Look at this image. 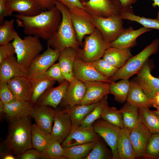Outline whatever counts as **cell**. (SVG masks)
Instances as JSON below:
<instances>
[{"label": "cell", "mask_w": 159, "mask_h": 159, "mask_svg": "<svg viewBox=\"0 0 159 159\" xmlns=\"http://www.w3.org/2000/svg\"><path fill=\"white\" fill-rule=\"evenodd\" d=\"M150 102L152 106L159 110V92H157L150 99Z\"/></svg>", "instance_id": "52"}, {"label": "cell", "mask_w": 159, "mask_h": 159, "mask_svg": "<svg viewBox=\"0 0 159 159\" xmlns=\"http://www.w3.org/2000/svg\"><path fill=\"white\" fill-rule=\"evenodd\" d=\"M153 112L159 117V110L155 111L152 110Z\"/></svg>", "instance_id": "57"}, {"label": "cell", "mask_w": 159, "mask_h": 159, "mask_svg": "<svg viewBox=\"0 0 159 159\" xmlns=\"http://www.w3.org/2000/svg\"><path fill=\"white\" fill-rule=\"evenodd\" d=\"M81 1H88L89 0H80Z\"/></svg>", "instance_id": "58"}, {"label": "cell", "mask_w": 159, "mask_h": 159, "mask_svg": "<svg viewBox=\"0 0 159 159\" xmlns=\"http://www.w3.org/2000/svg\"><path fill=\"white\" fill-rule=\"evenodd\" d=\"M84 39L82 48L77 50V57L87 62H93L102 58L106 50L110 47L97 28Z\"/></svg>", "instance_id": "6"}, {"label": "cell", "mask_w": 159, "mask_h": 159, "mask_svg": "<svg viewBox=\"0 0 159 159\" xmlns=\"http://www.w3.org/2000/svg\"><path fill=\"white\" fill-rule=\"evenodd\" d=\"M132 56L130 48L121 49L110 47L106 50L102 58L113 66L119 69Z\"/></svg>", "instance_id": "29"}, {"label": "cell", "mask_w": 159, "mask_h": 159, "mask_svg": "<svg viewBox=\"0 0 159 159\" xmlns=\"http://www.w3.org/2000/svg\"><path fill=\"white\" fill-rule=\"evenodd\" d=\"M91 62L100 74L109 78L112 77L119 69L112 65L102 58Z\"/></svg>", "instance_id": "42"}, {"label": "cell", "mask_w": 159, "mask_h": 159, "mask_svg": "<svg viewBox=\"0 0 159 159\" xmlns=\"http://www.w3.org/2000/svg\"><path fill=\"white\" fill-rule=\"evenodd\" d=\"M55 111L49 106L37 105L33 107L31 116L39 128L46 133L50 134L53 126Z\"/></svg>", "instance_id": "18"}, {"label": "cell", "mask_w": 159, "mask_h": 159, "mask_svg": "<svg viewBox=\"0 0 159 159\" xmlns=\"http://www.w3.org/2000/svg\"><path fill=\"white\" fill-rule=\"evenodd\" d=\"M27 69L17 61L14 55L10 56L0 63V82H7L15 77L26 75Z\"/></svg>", "instance_id": "22"}, {"label": "cell", "mask_w": 159, "mask_h": 159, "mask_svg": "<svg viewBox=\"0 0 159 159\" xmlns=\"http://www.w3.org/2000/svg\"><path fill=\"white\" fill-rule=\"evenodd\" d=\"M145 158H158L159 157V133L152 134L146 146Z\"/></svg>", "instance_id": "44"}, {"label": "cell", "mask_w": 159, "mask_h": 159, "mask_svg": "<svg viewBox=\"0 0 159 159\" xmlns=\"http://www.w3.org/2000/svg\"><path fill=\"white\" fill-rule=\"evenodd\" d=\"M92 126L95 132L103 138L111 148L112 159H119L117 143L121 129L100 118L95 122Z\"/></svg>", "instance_id": "10"}, {"label": "cell", "mask_w": 159, "mask_h": 159, "mask_svg": "<svg viewBox=\"0 0 159 159\" xmlns=\"http://www.w3.org/2000/svg\"><path fill=\"white\" fill-rule=\"evenodd\" d=\"M124 127L131 130L136 127L139 120V108L127 102L120 110Z\"/></svg>", "instance_id": "31"}, {"label": "cell", "mask_w": 159, "mask_h": 159, "mask_svg": "<svg viewBox=\"0 0 159 159\" xmlns=\"http://www.w3.org/2000/svg\"><path fill=\"white\" fill-rule=\"evenodd\" d=\"M81 2L85 10L92 16L107 17L120 15L122 9L119 0H89Z\"/></svg>", "instance_id": "9"}, {"label": "cell", "mask_w": 159, "mask_h": 159, "mask_svg": "<svg viewBox=\"0 0 159 159\" xmlns=\"http://www.w3.org/2000/svg\"><path fill=\"white\" fill-rule=\"evenodd\" d=\"M145 27L135 30L132 26L125 29L117 38L110 44V47L121 49L130 48L137 44V39L141 35L151 30Z\"/></svg>", "instance_id": "23"}, {"label": "cell", "mask_w": 159, "mask_h": 159, "mask_svg": "<svg viewBox=\"0 0 159 159\" xmlns=\"http://www.w3.org/2000/svg\"><path fill=\"white\" fill-rule=\"evenodd\" d=\"M65 6L72 13L79 14L88 13L84 10L83 5L80 0H54Z\"/></svg>", "instance_id": "46"}, {"label": "cell", "mask_w": 159, "mask_h": 159, "mask_svg": "<svg viewBox=\"0 0 159 159\" xmlns=\"http://www.w3.org/2000/svg\"><path fill=\"white\" fill-rule=\"evenodd\" d=\"M130 131L125 127L121 129L117 143L119 159H134L137 158L130 137Z\"/></svg>", "instance_id": "27"}, {"label": "cell", "mask_w": 159, "mask_h": 159, "mask_svg": "<svg viewBox=\"0 0 159 159\" xmlns=\"http://www.w3.org/2000/svg\"><path fill=\"white\" fill-rule=\"evenodd\" d=\"M13 19L6 20L0 25V45L13 40L17 33L14 28Z\"/></svg>", "instance_id": "39"}, {"label": "cell", "mask_w": 159, "mask_h": 159, "mask_svg": "<svg viewBox=\"0 0 159 159\" xmlns=\"http://www.w3.org/2000/svg\"><path fill=\"white\" fill-rule=\"evenodd\" d=\"M100 136L94 131L92 125L89 127L79 126L72 130L62 143L63 147H70L96 141Z\"/></svg>", "instance_id": "13"}, {"label": "cell", "mask_w": 159, "mask_h": 159, "mask_svg": "<svg viewBox=\"0 0 159 159\" xmlns=\"http://www.w3.org/2000/svg\"><path fill=\"white\" fill-rule=\"evenodd\" d=\"M101 118L121 129L124 127L121 114L120 110L115 107L107 105L103 111Z\"/></svg>", "instance_id": "40"}, {"label": "cell", "mask_w": 159, "mask_h": 159, "mask_svg": "<svg viewBox=\"0 0 159 159\" xmlns=\"http://www.w3.org/2000/svg\"><path fill=\"white\" fill-rule=\"evenodd\" d=\"M15 54L12 43L8 42L0 46V63L6 58Z\"/></svg>", "instance_id": "49"}, {"label": "cell", "mask_w": 159, "mask_h": 159, "mask_svg": "<svg viewBox=\"0 0 159 159\" xmlns=\"http://www.w3.org/2000/svg\"><path fill=\"white\" fill-rule=\"evenodd\" d=\"M158 78H159V76H158Z\"/></svg>", "instance_id": "60"}, {"label": "cell", "mask_w": 159, "mask_h": 159, "mask_svg": "<svg viewBox=\"0 0 159 159\" xmlns=\"http://www.w3.org/2000/svg\"><path fill=\"white\" fill-rule=\"evenodd\" d=\"M122 5V9L132 7V5L135 2V0H119Z\"/></svg>", "instance_id": "53"}, {"label": "cell", "mask_w": 159, "mask_h": 159, "mask_svg": "<svg viewBox=\"0 0 159 159\" xmlns=\"http://www.w3.org/2000/svg\"><path fill=\"white\" fill-rule=\"evenodd\" d=\"M149 108L139 109V118L152 134L159 133V117Z\"/></svg>", "instance_id": "37"}, {"label": "cell", "mask_w": 159, "mask_h": 159, "mask_svg": "<svg viewBox=\"0 0 159 159\" xmlns=\"http://www.w3.org/2000/svg\"><path fill=\"white\" fill-rule=\"evenodd\" d=\"M69 83L65 80L59 86L47 90L39 99L37 105H47L56 108L61 102Z\"/></svg>", "instance_id": "25"}, {"label": "cell", "mask_w": 159, "mask_h": 159, "mask_svg": "<svg viewBox=\"0 0 159 159\" xmlns=\"http://www.w3.org/2000/svg\"><path fill=\"white\" fill-rule=\"evenodd\" d=\"M130 82L126 101L139 109L152 107L151 99L145 93L135 80H131Z\"/></svg>", "instance_id": "28"}, {"label": "cell", "mask_w": 159, "mask_h": 159, "mask_svg": "<svg viewBox=\"0 0 159 159\" xmlns=\"http://www.w3.org/2000/svg\"><path fill=\"white\" fill-rule=\"evenodd\" d=\"M6 0H0V23L4 21V13L5 11Z\"/></svg>", "instance_id": "51"}, {"label": "cell", "mask_w": 159, "mask_h": 159, "mask_svg": "<svg viewBox=\"0 0 159 159\" xmlns=\"http://www.w3.org/2000/svg\"><path fill=\"white\" fill-rule=\"evenodd\" d=\"M107 95L105 96L98 105L90 113L79 125L82 127H89L92 125L94 122L101 118L102 115L105 107L108 105L107 99Z\"/></svg>", "instance_id": "38"}, {"label": "cell", "mask_w": 159, "mask_h": 159, "mask_svg": "<svg viewBox=\"0 0 159 159\" xmlns=\"http://www.w3.org/2000/svg\"><path fill=\"white\" fill-rule=\"evenodd\" d=\"M112 158L110 153L105 145L100 139L98 140L92 150L85 159H107Z\"/></svg>", "instance_id": "41"}, {"label": "cell", "mask_w": 159, "mask_h": 159, "mask_svg": "<svg viewBox=\"0 0 159 159\" xmlns=\"http://www.w3.org/2000/svg\"><path fill=\"white\" fill-rule=\"evenodd\" d=\"M7 83L16 100L30 101L32 90V84L26 76L13 77L9 80Z\"/></svg>", "instance_id": "19"}, {"label": "cell", "mask_w": 159, "mask_h": 159, "mask_svg": "<svg viewBox=\"0 0 159 159\" xmlns=\"http://www.w3.org/2000/svg\"><path fill=\"white\" fill-rule=\"evenodd\" d=\"M42 10H49L55 6L54 0H36Z\"/></svg>", "instance_id": "50"}, {"label": "cell", "mask_w": 159, "mask_h": 159, "mask_svg": "<svg viewBox=\"0 0 159 159\" xmlns=\"http://www.w3.org/2000/svg\"><path fill=\"white\" fill-rule=\"evenodd\" d=\"M0 99L4 104L16 100L9 88L7 82H0Z\"/></svg>", "instance_id": "47"}, {"label": "cell", "mask_w": 159, "mask_h": 159, "mask_svg": "<svg viewBox=\"0 0 159 159\" xmlns=\"http://www.w3.org/2000/svg\"><path fill=\"white\" fill-rule=\"evenodd\" d=\"M74 77L84 82L98 81L110 83V79L100 74L95 68L91 62L85 61L77 57L73 68Z\"/></svg>", "instance_id": "11"}, {"label": "cell", "mask_w": 159, "mask_h": 159, "mask_svg": "<svg viewBox=\"0 0 159 159\" xmlns=\"http://www.w3.org/2000/svg\"><path fill=\"white\" fill-rule=\"evenodd\" d=\"M70 13L77 39L80 46H83L82 41L85 37L92 33L96 28L93 21V17L88 13L79 14Z\"/></svg>", "instance_id": "16"}, {"label": "cell", "mask_w": 159, "mask_h": 159, "mask_svg": "<svg viewBox=\"0 0 159 159\" xmlns=\"http://www.w3.org/2000/svg\"><path fill=\"white\" fill-rule=\"evenodd\" d=\"M152 134L139 118L137 125L130 132V137L137 158H145V149Z\"/></svg>", "instance_id": "17"}, {"label": "cell", "mask_w": 159, "mask_h": 159, "mask_svg": "<svg viewBox=\"0 0 159 159\" xmlns=\"http://www.w3.org/2000/svg\"><path fill=\"white\" fill-rule=\"evenodd\" d=\"M20 159H49V157L45 153L40 152L35 149H29L23 153L17 156Z\"/></svg>", "instance_id": "48"}, {"label": "cell", "mask_w": 159, "mask_h": 159, "mask_svg": "<svg viewBox=\"0 0 159 159\" xmlns=\"http://www.w3.org/2000/svg\"><path fill=\"white\" fill-rule=\"evenodd\" d=\"M12 43L18 62L26 69L33 59L43 49L39 38L28 35L21 39L17 33Z\"/></svg>", "instance_id": "5"}, {"label": "cell", "mask_w": 159, "mask_h": 159, "mask_svg": "<svg viewBox=\"0 0 159 159\" xmlns=\"http://www.w3.org/2000/svg\"><path fill=\"white\" fill-rule=\"evenodd\" d=\"M159 47V39H156L146 46L137 54L132 56L117 72L110 80L112 82L123 79L129 78L140 70L149 57L155 53Z\"/></svg>", "instance_id": "4"}, {"label": "cell", "mask_w": 159, "mask_h": 159, "mask_svg": "<svg viewBox=\"0 0 159 159\" xmlns=\"http://www.w3.org/2000/svg\"><path fill=\"white\" fill-rule=\"evenodd\" d=\"M72 129V122L68 113L64 110L55 111L50 133L52 138L62 143Z\"/></svg>", "instance_id": "14"}, {"label": "cell", "mask_w": 159, "mask_h": 159, "mask_svg": "<svg viewBox=\"0 0 159 159\" xmlns=\"http://www.w3.org/2000/svg\"><path fill=\"white\" fill-rule=\"evenodd\" d=\"M40 77L52 79L57 81L59 84L65 80L58 62L54 63L44 73L35 78Z\"/></svg>", "instance_id": "45"}, {"label": "cell", "mask_w": 159, "mask_h": 159, "mask_svg": "<svg viewBox=\"0 0 159 159\" xmlns=\"http://www.w3.org/2000/svg\"><path fill=\"white\" fill-rule=\"evenodd\" d=\"M1 158L2 159H16L17 157H15L12 154L7 153H3L1 155Z\"/></svg>", "instance_id": "54"}, {"label": "cell", "mask_w": 159, "mask_h": 159, "mask_svg": "<svg viewBox=\"0 0 159 159\" xmlns=\"http://www.w3.org/2000/svg\"><path fill=\"white\" fill-rule=\"evenodd\" d=\"M4 104L0 101V113H4Z\"/></svg>", "instance_id": "56"}, {"label": "cell", "mask_w": 159, "mask_h": 159, "mask_svg": "<svg viewBox=\"0 0 159 159\" xmlns=\"http://www.w3.org/2000/svg\"><path fill=\"white\" fill-rule=\"evenodd\" d=\"M36 0H6L4 13V17L11 15L14 12L24 16H33L42 11Z\"/></svg>", "instance_id": "12"}, {"label": "cell", "mask_w": 159, "mask_h": 159, "mask_svg": "<svg viewBox=\"0 0 159 159\" xmlns=\"http://www.w3.org/2000/svg\"><path fill=\"white\" fill-rule=\"evenodd\" d=\"M5 142L7 148L17 156L32 148V124L28 117L9 122Z\"/></svg>", "instance_id": "3"}, {"label": "cell", "mask_w": 159, "mask_h": 159, "mask_svg": "<svg viewBox=\"0 0 159 159\" xmlns=\"http://www.w3.org/2000/svg\"><path fill=\"white\" fill-rule=\"evenodd\" d=\"M120 16L123 19H126L136 22L144 27L149 29L159 30V21L157 19L148 18L135 15L132 8L122 9Z\"/></svg>", "instance_id": "36"}, {"label": "cell", "mask_w": 159, "mask_h": 159, "mask_svg": "<svg viewBox=\"0 0 159 159\" xmlns=\"http://www.w3.org/2000/svg\"><path fill=\"white\" fill-rule=\"evenodd\" d=\"M77 50L67 47L62 51L58 59V63L65 80L71 82L74 78L73 68Z\"/></svg>", "instance_id": "26"}, {"label": "cell", "mask_w": 159, "mask_h": 159, "mask_svg": "<svg viewBox=\"0 0 159 159\" xmlns=\"http://www.w3.org/2000/svg\"><path fill=\"white\" fill-rule=\"evenodd\" d=\"M129 79H123L117 82L110 83L109 93L113 95L115 100L119 103H123L127 101L131 84Z\"/></svg>", "instance_id": "34"}, {"label": "cell", "mask_w": 159, "mask_h": 159, "mask_svg": "<svg viewBox=\"0 0 159 159\" xmlns=\"http://www.w3.org/2000/svg\"><path fill=\"white\" fill-rule=\"evenodd\" d=\"M99 102L90 105L80 104L66 107L64 110L68 113L70 117L72 125V130L80 125Z\"/></svg>", "instance_id": "30"}, {"label": "cell", "mask_w": 159, "mask_h": 159, "mask_svg": "<svg viewBox=\"0 0 159 159\" xmlns=\"http://www.w3.org/2000/svg\"><path fill=\"white\" fill-rule=\"evenodd\" d=\"M58 141L52 139L43 153L47 155L49 159H67L64 156L65 149Z\"/></svg>", "instance_id": "43"}, {"label": "cell", "mask_w": 159, "mask_h": 159, "mask_svg": "<svg viewBox=\"0 0 159 159\" xmlns=\"http://www.w3.org/2000/svg\"><path fill=\"white\" fill-rule=\"evenodd\" d=\"M84 82L86 85V91L81 104L90 105L98 102L109 94V83L98 81Z\"/></svg>", "instance_id": "20"}, {"label": "cell", "mask_w": 159, "mask_h": 159, "mask_svg": "<svg viewBox=\"0 0 159 159\" xmlns=\"http://www.w3.org/2000/svg\"><path fill=\"white\" fill-rule=\"evenodd\" d=\"M86 91L85 83L74 77L67 88L61 102V105L67 107L80 104L85 96Z\"/></svg>", "instance_id": "21"}, {"label": "cell", "mask_w": 159, "mask_h": 159, "mask_svg": "<svg viewBox=\"0 0 159 159\" xmlns=\"http://www.w3.org/2000/svg\"><path fill=\"white\" fill-rule=\"evenodd\" d=\"M30 80L32 90L30 102L33 105L46 90L53 87L56 81L47 77L38 78Z\"/></svg>", "instance_id": "32"}, {"label": "cell", "mask_w": 159, "mask_h": 159, "mask_svg": "<svg viewBox=\"0 0 159 159\" xmlns=\"http://www.w3.org/2000/svg\"><path fill=\"white\" fill-rule=\"evenodd\" d=\"M148 60L137 73L135 80L150 98L159 92V78L151 74V67Z\"/></svg>", "instance_id": "15"}, {"label": "cell", "mask_w": 159, "mask_h": 159, "mask_svg": "<svg viewBox=\"0 0 159 159\" xmlns=\"http://www.w3.org/2000/svg\"><path fill=\"white\" fill-rule=\"evenodd\" d=\"M138 0H135L136 2ZM154 1V3L152 5L153 6L155 7L158 6L159 8V11L158 13L157 18V19L159 21V0H152Z\"/></svg>", "instance_id": "55"}, {"label": "cell", "mask_w": 159, "mask_h": 159, "mask_svg": "<svg viewBox=\"0 0 159 159\" xmlns=\"http://www.w3.org/2000/svg\"><path fill=\"white\" fill-rule=\"evenodd\" d=\"M93 21L102 34L104 40L110 44L115 41L125 28L120 15L107 17L93 16Z\"/></svg>", "instance_id": "7"}, {"label": "cell", "mask_w": 159, "mask_h": 159, "mask_svg": "<svg viewBox=\"0 0 159 159\" xmlns=\"http://www.w3.org/2000/svg\"><path fill=\"white\" fill-rule=\"evenodd\" d=\"M54 2L61 13L62 19L57 32L47 40V45L61 52L67 47L77 50L80 46L76 38L70 12L61 2L54 0Z\"/></svg>", "instance_id": "2"}, {"label": "cell", "mask_w": 159, "mask_h": 159, "mask_svg": "<svg viewBox=\"0 0 159 159\" xmlns=\"http://www.w3.org/2000/svg\"><path fill=\"white\" fill-rule=\"evenodd\" d=\"M60 53L47 45V50L32 61L27 69L26 76L32 80L44 73L58 59Z\"/></svg>", "instance_id": "8"}, {"label": "cell", "mask_w": 159, "mask_h": 159, "mask_svg": "<svg viewBox=\"0 0 159 159\" xmlns=\"http://www.w3.org/2000/svg\"><path fill=\"white\" fill-rule=\"evenodd\" d=\"M157 159H159V157Z\"/></svg>", "instance_id": "59"}, {"label": "cell", "mask_w": 159, "mask_h": 159, "mask_svg": "<svg viewBox=\"0 0 159 159\" xmlns=\"http://www.w3.org/2000/svg\"><path fill=\"white\" fill-rule=\"evenodd\" d=\"M14 16L17 26L23 28L25 34L47 40L57 32L62 19L61 13L55 6L33 16L18 14Z\"/></svg>", "instance_id": "1"}, {"label": "cell", "mask_w": 159, "mask_h": 159, "mask_svg": "<svg viewBox=\"0 0 159 159\" xmlns=\"http://www.w3.org/2000/svg\"><path fill=\"white\" fill-rule=\"evenodd\" d=\"M33 105L30 101L18 100L4 104V113L9 122L31 116Z\"/></svg>", "instance_id": "24"}, {"label": "cell", "mask_w": 159, "mask_h": 159, "mask_svg": "<svg viewBox=\"0 0 159 159\" xmlns=\"http://www.w3.org/2000/svg\"><path fill=\"white\" fill-rule=\"evenodd\" d=\"M52 139L50 134L44 132L35 123L32 125V148L43 153Z\"/></svg>", "instance_id": "33"}, {"label": "cell", "mask_w": 159, "mask_h": 159, "mask_svg": "<svg viewBox=\"0 0 159 159\" xmlns=\"http://www.w3.org/2000/svg\"><path fill=\"white\" fill-rule=\"evenodd\" d=\"M96 142L64 147V156L67 159H85L92 150Z\"/></svg>", "instance_id": "35"}]
</instances>
